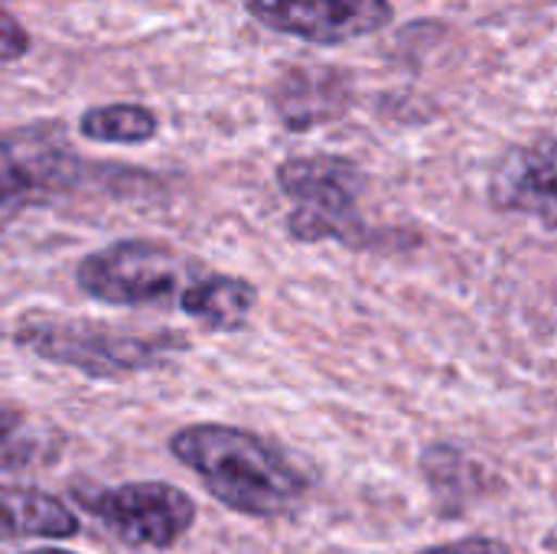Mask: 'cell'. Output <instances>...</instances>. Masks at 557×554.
I'll return each instance as SVG.
<instances>
[{
  "mask_svg": "<svg viewBox=\"0 0 557 554\" xmlns=\"http://www.w3.org/2000/svg\"><path fill=\"white\" fill-rule=\"evenodd\" d=\"M82 506L127 549H173L196 522V503L166 480L121 483L85 496Z\"/></svg>",
  "mask_w": 557,
  "mask_h": 554,
  "instance_id": "5",
  "label": "cell"
},
{
  "mask_svg": "<svg viewBox=\"0 0 557 554\" xmlns=\"http://www.w3.org/2000/svg\"><path fill=\"white\" fill-rule=\"evenodd\" d=\"M490 202L499 212H522L542 219L545 229H555V144L542 137V144L509 150L490 180Z\"/></svg>",
  "mask_w": 557,
  "mask_h": 554,
  "instance_id": "8",
  "label": "cell"
},
{
  "mask_svg": "<svg viewBox=\"0 0 557 554\" xmlns=\"http://www.w3.org/2000/svg\"><path fill=\"white\" fill-rule=\"evenodd\" d=\"M362 170L349 157L317 153L290 157L277 167V186L290 199L287 232L294 242H339L352 248H375V232L359 216Z\"/></svg>",
  "mask_w": 557,
  "mask_h": 554,
  "instance_id": "3",
  "label": "cell"
},
{
  "mask_svg": "<svg viewBox=\"0 0 557 554\" xmlns=\"http://www.w3.org/2000/svg\"><path fill=\"white\" fill-rule=\"evenodd\" d=\"M180 310L212 333H235L258 304V287L235 274H196L180 294Z\"/></svg>",
  "mask_w": 557,
  "mask_h": 554,
  "instance_id": "10",
  "label": "cell"
},
{
  "mask_svg": "<svg viewBox=\"0 0 557 554\" xmlns=\"http://www.w3.org/2000/svg\"><path fill=\"white\" fill-rule=\"evenodd\" d=\"M245 7L274 33L317 46L372 36L395 16L392 0H245Z\"/></svg>",
  "mask_w": 557,
  "mask_h": 554,
  "instance_id": "6",
  "label": "cell"
},
{
  "mask_svg": "<svg viewBox=\"0 0 557 554\" xmlns=\"http://www.w3.org/2000/svg\"><path fill=\"white\" fill-rule=\"evenodd\" d=\"M277 114L290 131H307L317 124H326L330 118H336L346 104V88L343 78L333 72L323 75H307V72H294L287 78L284 88H277L274 95Z\"/></svg>",
  "mask_w": 557,
  "mask_h": 554,
  "instance_id": "11",
  "label": "cell"
},
{
  "mask_svg": "<svg viewBox=\"0 0 557 554\" xmlns=\"http://www.w3.org/2000/svg\"><path fill=\"white\" fill-rule=\"evenodd\" d=\"M170 454L199 477L206 493L248 519H277L304 500V477L264 438L232 424H189L170 438Z\"/></svg>",
  "mask_w": 557,
  "mask_h": 554,
  "instance_id": "1",
  "label": "cell"
},
{
  "mask_svg": "<svg viewBox=\"0 0 557 554\" xmlns=\"http://www.w3.org/2000/svg\"><path fill=\"white\" fill-rule=\"evenodd\" d=\"M26 554H72V552H62V549H36V552H26Z\"/></svg>",
  "mask_w": 557,
  "mask_h": 554,
  "instance_id": "17",
  "label": "cell"
},
{
  "mask_svg": "<svg viewBox=\"0 0 557 554\" xmlns=\"http://www.w3.org/2000/svg\"><path fill=\"white\" fill-rule=\"evenodd\" d=\"M13 346L75 369L91 379H127L137 372L160 369L176 353L189 346L183 333H137L108 323L75 320V317H49V313H26L10 330Z\"/></svg>",
  "mask_w": 557,
  "mask_h": 554,
  "instance_id": "2",
  "label": "cell"
},
{
  "mask_svg": "<svg viewBox=\"0 0 557 554\" xmlns=\"http://www.w3.org/2000/svg\"><path fill=\"white\" fill-rule=\"evenodd\" d=\"M75 535L78 516L59 496L36 487H0V542Z\"/></svg>",
  "mask_w": 557,
  "mask_h": 554,
  "instance_id": "9",
  "label": "cell"
},
{
  "mask_svg": "<svg viewBox=\"0 0 557 554\" xmlns=\"http://www.w3.org/2000/svg\"><path fill=\"white\" fill-rule=\"evenodd\" d=\"M36 441L26 438V418L13 408H0V470H20L33 464Z\"/></svg>",
  "mask_w": 557,
  "mask_h": 554,
  "instance_id": "14",
  "label": "cell"
},
{
  "mask_svg": "<svg viewBox=\"0 0 557 554\" xmlns=\"http://www.w3.org/2000/svg\"><path fill=\"white\" fill-rule=\"evenodd\" d=\"M202 264L153 238H121L75 268V284L108 307H166L176 304Z\"/></svg>",
  "mask_w": 557,
  "mask_h": 554,
  "instance_id": "4",
  "label": "cell"
},
{
  "mask_svg": "<svg viewBox=\"0 0 557 554\" xmlns=\"http://www.w3.org/2000/svg\"><path fill=\"white\" fill-rule=\"evenodd\" d=\"M29 52L26 26L0 7V62H16Z\"/></svg>",
  "mask_w": 557,
  "mask_h": 554,
  "instance_id": "15",
  "label": "cell"
},
{
  "mask_svg": "<svg viewBox=\"0 0 557 554\" xmlns=\"http://www.w3.org/2000/svg\"><path fill=\"white\" fill-rule=\"evenodd\" d=\"M160 131L157 114L147 104H98L78 118V134L95 144H147Z\"/></svg>",
  "mask_w": 557,
  "mask_h": 554,
  "instance_id": "12",
  "label": "cell"
},
{
  "mask_svg": "<svg viewBox=\"0 0 557 554\" xmlns=\"http://www.w3.org/2000/svg\"><path fill=\"white\" fill-rule=\"evenodd\" d=\"M78 176L75 157L65 144H46L36 137H0V232L10 229L26 209L46 202Z\"/></svg>",
  "mask_w": 557,
  "mask_h": 554,
  "instance_id": "7",
  "label": "cell"
},
{
  "mask_svg": "<svg viewBox=\"0 0 557 554\" xmlns=\"http://www.w3.org/2000/svg\"><path fill=\"white\" fill-rule=\"evenodd\" d=\"M418 554H512L509 545L496 542V539H463V542H447V545H434Z\"/></svg>",
  "mask_w": 557,
  "mask_h": 554,
  "instance_id": "16",
  "label": "cell"
},
{
  "mask_svg": "<svg viewBox=\"0 0 557 554\" xmlns=\"http://www.w3.org/2000/svg\"><path fill=\"white\" fill-rule=\"evenodd\" d=\"M421 470H424V480L431 483L434 496H437L441 503H454V513H460V509H463V496H470L463 483H473V487H476V473H480V470H476L460 451H454L450 444H434V447H428L424 457H421Z\"/></svg>",
  "mask_w": 557,
  "mask_h": 554,
  "instance_id": "13",
  "label": "cell"
}]
</instances>
